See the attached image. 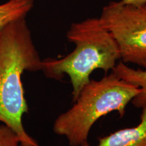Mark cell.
Returning a JSON list of instances; mask_svg holds the SVG:
<instances>
[{
  "mask_svg": "<svg viewBox=\"0 0 146 146\" xmlns=\"http://www.w3.org/2000/svg\"><path fill=\"white\" fill-rule=\"evenodd\" d=\"M42 70V60L26 18L0 29V122L17 135L21 146H40L25 131L23 117L29 111L22 74Z\"/></svg>",
  "mask_w": 146,
  "mask_h": 146,
  "instance_id": "6da1fadb",
  "label": "cell"
},
{
  "mask_svg": "<svg viewBox=\"0 0 146 146\" xmlns=\"http://www.w3.org/2000/svg\"><path fill=\"white\" fill-rule=\"evenodd\" d=\"M67 39L75 45L70 54L61 58L42 60V71L47 77L62 79L68 76L72 87V102L90 81L96 69L106 73L113 70L120 60L119 48L112 35L103 26L99 18H90L70 25Z\"/></svg>",
  "mask_w": 146,
  "mask_h": 146,
  "instance_id": "7a4b0ae2",
  "label": "cell"
},
{
  "mask_svg": "<svg viewBox=\"0 0 146 146\" xmlns=\"http://www.w3.org/2000/svg\"><path fill=\"white\" fill-rule=\"evenodd\" d=\"M139 92V88L113 72L99 81L91 79L72 106L55 120L54 133L64 136L70 146H83L100 118L114 111L123 116L128 104Z\"/></svg>",
  "mask_w": 146,
  "mask_h": 146,
  "instance_id": "3957f363",
  "label": "cell"
},
{
  "mask_svg": "<svg viewBox=\"0 0 146 146\" xmlns=\"http://www.w3.org/2000/svg\"><path fill=\"white\" fill-rule=\"evenodd\" d=\"M99 18L117 43L120 60L146 69V4L111 1Z\"/></svg>",
  "mask_w": 146,
  "mask_h": 146,
  "instance_id": "277c9868",
  "label": "cell"
},
{
  "mask_svg": "<svg viewBox=\"0 0 146 146\" xmlns=\"http://www.w3.org/2000/svg\"><path fill=\"white\" fill-rule=\"evenodd\" d=\"M83 146H92L89 143ZM95 146H146V106L142 108L140 122L133 127L115 131L100 137Z\"/></svg>",
  "mask_w": 146,
  "mask_h": 146,
  "instance_id": "5b68a950",
  "label": "cell"
},
{
  "mask_svg": "<svg viewBox=\"0 0 146 146\" xmlns=\"http://www.w3.org/2000/svg\"><path fill=\"white\" fill-rule=\"evenodd\" d=\"M112 72L124 81L140 89V92L132 100L133 105L139 108L146 106V69L131 68L120 60Z\"/></svg>",
  "mask_w": 146,
  "mask_h": 146,
  "instance_id": "8992f818",
  "label": "cell"
},
{
  "mask_svg": "<svg viewBox=\"0 0 146 146\" xmlns=\"http://www.w3.org/2000/svg\"><path fill=\"white\" fill-rule=\"evenodd\" d=\"M34 7V0H8L0 4V29L8 23L26 18Z\"/></svg>",
  "mask_w": 146,
  "mask_h": 146,
  "instance_id": "52a82bcc",
  "label": "cell"
},
{
  "mask_svg": "<svg viewBox=\"0 0 146 146\" xmlns=\"http://www.w3.org/2000/svg\"><path fill=\"white\" fill-rule=\"evenodd\" d=\"M17 135L7 125H0V146H19Z\"/></svg>",
  "mask_w": 146,
  "mask_h": 146,
  "instance_id": "ba28073f",
  "label": "cell"
},
{
  "mask_svg": "<svg viewBox=\"0 0 146 146\" xmlns=\"http://www.w3.org/2000/svg\"><path fill=\"white\" fill-rule=\"evenodd\" d=\"M120 2L127 4L134 5H142L146 4V0H121Z\"/></svg>",
  "mask_w": 146,
  "mask_h": 146,
  "instance_id": "9c48e42d",
  "label": "cell"
}]
</instances>
